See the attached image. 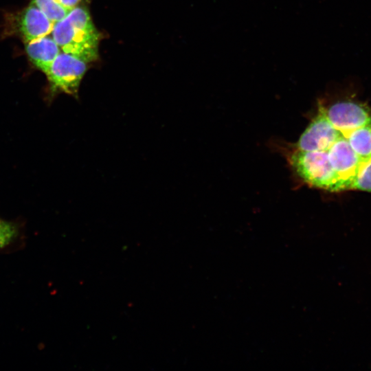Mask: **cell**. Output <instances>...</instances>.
<instances>
[{
    "instance_id": "1",
    "label": "cell",
    "mask_w": 371,
    "mask_h": 371,
    "mask_svg": "<svg viewBox=\"0 0 371 371\" xmlns=\"http://www.w3.org/2000/svg\"><path fill=\"white\" fill-rule=\"evenodd\" d=\"M51 34L62 52L87 63L98 58L100 34L86 8L76 5L72 8L63 19L54 23Z\"/></svg>"
},
{
    "instance_id": "2",
    "label": "cell",
    "mask_w": 371,
    "mask_h": 371,
    "mask_svg": "<svg viewBox=\"0 0 371 371\" xmlns=\"http://www.w3.org/2000/svg\"><path fill=\"white\" fill-rule=\"evenodd\" d=\"M290 162L297 174L308 184L337 192V177L326 151H302L295 149Z\"/></svg>"
},
{
    "instance_id": "3",
    "label": "cell",
    "mask_w": 371,
    "mask_h": 371,
    "mask_svg": "<svg viewBox=\"0 0 371 371\" xmlns=\"http://www.w3.org/2000/svg\"><path fill=\"white\" fill-rule=\"evenodd\" d=\"M87 63L68 53L60 52L45 74L49 82L50 97L64 93L78 98Z\"/></svg>"
},
{
    "instance_id": "4",
    "label": "cell",
    "mask_w": 371,
    "mask_h": 371,
    "mask_svg": "<svg viewBox=\"0 0 371 371\" xmlns=\"http://www.w3.org/2000/svg\"><path fill=\"white\" fill-rule=\"evenodd\" d=\"M322 106L328 120L341 135L371 123L370 109L352 98L338 100L328 107Z\"/></svg>"
},
{
    "instance_id": "5",
    "label": "cell",
    "mask_w": 371,
    "mask_h": 371,
    "mask_svg": "<svg viewBox=\"0 0 371 371\" xmlns=\"http://www.w3.org/2000/svg\"><path fill=\"white\" fill-rule=\"evenodd\" d=\"M326 152L337 177V191L350 190L362 161L341 134Z\"/></svg>"
},
{
    "instance_id": "6",
    "label": "cell",
    "mask_w": 371,
    "mask_h": 371,
    "mask_svg": "<svg viewBox=\"0 0 371 371\" xmlns=\"http://www.w3.org/2000/svg\"><path fill=\"white\" fill-rule=\"evenodd\" d=\"M341 135L328 120L323 106L319 105L318 113L301 135L295 149L302 151H326Z\"/></svg>"
},
{
    "instance_id": "7",
    "label": "cell",
    "mask_w": 371,
    "mask_h": 371,
    "mask_svg": "<svg viewBox=\"0 0 371 371\" xmlns=\"http://www.w3.org/2000/svg\"><path fill=\"white\" fill-rule=\"evenodd\" d=\"M54 22L33 2L25 8L19 19V30L27 43L52 33Z\"/></svg>"
},
{
    "instance_id": "8",
    "label": "cell",
    "mask_w": 371,
    "mask_h": 371,
    "mask_svg": "<svg viewBox=\"0 0 371 371\" xmlns=\"http://www.w3.org/2000/svg\"><path fill=\"white\" fill-rule=\"evenodd\" d=\"M49 36V35H48ZM43 36L26 43L25 50L31 62L45 74L61 49L53 37Z\"/></svg>"
},
{
    "instance_id": "9",
    "label": "cell",
    "mask_w": 371,
    "mask_h": 371,
    "mask_svg": "<svg viewBox=\"0 0 371 371\" xmlns=\"http://www.w3.org/2000/svg\"><path fill=\"white\" fill-rule=\"evenodd\" d=\"M342 136L362 162L371 159V123Z\"/></svg>"
},
{
    "instance_id": "10",
    "label": "cell",
    "mask_w": 371,
    "mask_h": 371,
    "mask_svg": "<svg viewBox=\"0 0 371 371\" xmlns=\"http://www.w3.org/2000/svg\"><path fill=\"white\" fill-rule=\"evenodd\" d=\"M54 23L63 19L69 12L56 0L32 1Z\"/></svg>"
},
{
    "instance_id": "11",
    "label": "cell",
    "mask_w": 371,
    "mask_h": 371,
    "mask_svg": "<svg viewBox=\"0 0 371 371\" xmlns=\"http://www.w3.org/2000/svg\"><path fill=\"white\" fill-rule=\"evenodd\" d=\"M350 190L371 192V159L361 163Z\"/></svg>"
},
{
    "instance_id": "12",
    "label": "cell",
    "mask_w": 371,
    "mask_h": 371,
    "mask_svg": "<svg viewBox=\"0 0 371 371\" xmlns=\"http://www.w3.org/2000/svg\"><path fill=\"white\" fill-rule=\"evenodd\" d=\"M17 236L16 225L0 218V249L8 245Z\"/></svg>"
},
{
    "instance_id": "13",
    "label": "cell",
    "mask_w": 371,
    "mask_h": 371,
    "mask_svg": "<svg viewBox=\"0 0 371 371\" xmlns=\"http://www.w3.org/2000/svg\"><path fill=\"white\" fill-rule=\"evenodd\" d=\"M66 9L71 10L76 7L80 0H56Z\"/></svg>"
}]
</instances>
